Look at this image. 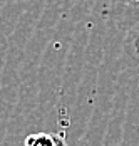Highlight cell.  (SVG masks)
Here are the masks:
<instances>
[{
    "label": "cell",
    "instance_id": "6da1fadb",
    "mask_svg": "<svg viewBox=\"0 0 139 146\" xmlns=\"http://www.w3.org/2000/svg\"><path fill=\"white\" fill-rule=\"evenodd\" d=\"M106 15L124 34L131 50L139 59V0H109Z\"/></svg>",
    "mask_w": 139,
    "mask_h": 146
},
{
    "label": "cell",
    "instance_id": "7a4b0ae2",
    "mask_svg": "<svg viewBox=\"0 0 139 146\" xmlns=\"http://www.w3.org/2000/svg\"><path fill=\"white\" fill-rule=\"evenodd\" d=\"M24 146H67L62 134L56 133H34L28 134Z\"/></svg>",
    "mask_w": 139,
    "mask_h": 146
}]
</instances>
